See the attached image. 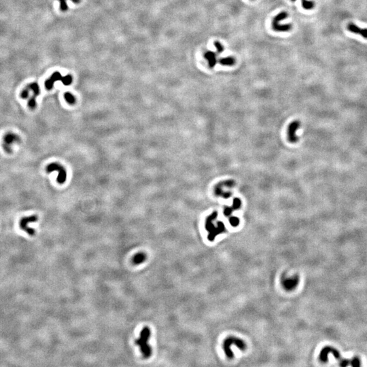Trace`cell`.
Here are the masks:
<instances>
[{
	"label": "cell",
	"instance_id": "16",
	"mask_svg": "<svg viewBox=\"0 0 367 367\" xmlns=\"http://www.w3.org/2000/svg\"><path fill=\"white\" fill-rule=\"evenodd\" d=\"M272 27L273 30L275 31L279 32H286L292 29L291 24H286V25H281L279 23L272 25Z\"/></svg>",
	"mask_w": 367,
	"mask_h": 367
},
{
	"label": "cell",
	"instance_id": "21",
	"mask_svg": "<svg viewBox=\"0 0 367 367\" xmlns=\"http://www.w3.org/2000/svg\"><path fill=\"white\" fill-rule=\"evenodd\" d=\"M229 222H230V224H231L233 227H236L239 224V219L237 217L233 216L230 218Z\"/></svg>",
	"mask_w": 367,
	"mask_h": 367
},
{
	"label": "cell",
	"instance_id": "2",
	"mask_svg": "<svg viewBox=\"0 0 367 367\" xmlns=\"http://www.w3.org/2000/svg\"><path fill=\"white\" fill-rule=\"evenodd\" d=\"M151 336V331L149 327H143L142 331L140 333V336L138 339L135 340V343L140 347L141 352H142L143 358L145 359L149 358L152 356V350L150 345H148V342Z\"/></svg>",
	"mask_w": 367,
	"mask_h": 367
},
{
	"label": "cell",
	"instance_id": "14",
	"mask_svg": "<svg viewBox=\"0 0 367 367\" xmlns=\"http://www.w3.org/2000/svg\"><path fill=\"white\" fill-rule=\"evenodd\" d=\"M240 206H241V201H240L239 199H237V198H235L233 201V206L230 207H226L224 209V215H226V216H229V215H230L232 214L233 212H234L235 210L239 209Z\"/></svg>",
	"mask_w": 367,
	"mask_h": 367
},
{
	"label": "cell",
	"instance_id": "5",
	"mask_svg": "<svg viewBox=\"0 0 367 367\" xmlns=\"http://www.w3.org/2000/svg\"><path fill=\"white\" fill-rule=\"evenodd\" d=\"M46 170L47 173H48L56 171V172H58L59 173L57 179H56L57 182L60 184H63L65 183L67 178V173L65 168H64L63 166L56 163H51V164H49L47 166Z\"/></svg>",
	"mask_w": 367,
	"mask_h": 367
},
{
	"label": "cell",
	"instance_id": "20",
	"mask_svg": "<svg viewBox=\"0 0 367 367\" xmlns=\"http://www.w3.org/2000/svg\"><path fill=\"white\" fill-rule=\"evenodd\" d=\"M64 97L67 102L69 104H74L76 103V98L72 94L70 93H65L64 94Z\"/></svg>",
	"mask_w": 367,
	"mask_h": 367
},
{
	"label": "cell",
	"instance_id": "13",
	"mask_svg": "<svg viewBox=\"0 0 367 367\" xmlns=\"http://www.w3.org/2000/svg\"><path fill=\"white\" fill-rule=\"evenodd\" d=\"M204 57L207 60L208 65H209L210 68H213L214 67H215V65H216V63H217L216 54H215L214 52L207 51L206 53L204 54Z\"/></svg>",
	"mask_w": 367,
	"mask_h": 367
},
{
	"label": "cell",
	"instance_id": "6",
	"mask_svg": "<svg viewBox=\"0 0 367 367\" xmlns=\"http://www.w3.org/2000/svg\"><path fill=\"white\" fill-rule=\"evenodd\" d=\"M3 146L4 150L6 151L7 153L10 154L12 152V147L11 146L15 143H19L21 142V137H19L16 134L8 132L4 136L3 138Z\"/></svg>",
	"mask_w": 367,
	"mask_h": 367
},
{
	"label": "cell",
	"instance_id": "9",
	"mask_svg": "<svg viewBox=\"0 0 367 367\" xmlns=\"http://www.w3.org/2000/svg\"><path fill=\"white\" fill-rule=\"evenodd\" d=\"M27 87L28 88L29 90L33 91V95L29 99L28 101V106L31 110H34V109L36 108V98L39 95V93H40L39 85L36 82H32L29 84Z\"/></svg>",
	"mask_w": 367,
	"mask_h": 367
},
{
	"label": "cell",
	"instance_id": "12",
	"mask_svg": "<svg viewBox=\"0 0 367 367\" xmlns=\"http://www.w3.org/2000/svg\"><path fill=\"white\" fill-rule=\"evenodd\" d=\"M348 29L351 33L360 34L364 38L367 39V29H362L360 28L359 27L356 25L354 23H349L348 25Z\"/></svg>",
	"mask_w": 367,
	"mask_h": 367
},
{
	"label": "cell",
	"instance_id": "10",
	"mask_svg": "<svg viewBox=\"0 0 367 367\" xmlns=\"http://www.w3.org/2000/svg\"><path fill=\"white\" fill-rule=\"evenodd\" d=\"M300 125L301 123L298 120L293 121L290 124L288 130V138L290 142L296 143L299 141V137L296 135V132L300 127Z\"/></svg>",
	"mask_w": 367,
	"mask_h": 367
},
{
	"label": "cell",
	"instance_id": "25",
	"mask_svg": "<svg viewBox=\"0 0 367 367\" xmlns=\"http://www.w3.org/2000/svg\"><path fill=\"white\" fill-rule=\"evenodd\" d=\"M291 1H296V0H291Z\"/></svg>",
	"mask_w": 367,
	"mask_h": 367
},
{
	"label": "cell",
	"instance_id": "8",
	"mask_svg": "<svg viewBox=\"0 0 367 367\" xmlns=\"http://www.w3.org/2000/svg\"><path fill=\"white\" fill-rule=\"evenodd\" d=\"M328 354H333L334 358L340 361V363L344 360L341 358V354H339V352L337 351V349H334L333 348H331V347H326V348L322 349L321 353L320 354H319V358H320V360L322 362L326 363V362L328 360Z\"/></svg>",
	"mask_w": 367,
	"mask_h": 367
},
{
	"label": "cell",
	"instance_id": "1",
	"mask_svg": "<svg viewBox=\"0 0 367 367\" xmlns=\"http://www.w3.org/2000/svg\"><path fill=\"white\" fill-rule=\"evenodd\" d=\"M218 213L214 212L207 218L206 222H205V229L209 233L207 238L210 241H214L218 235L224 233L227 230L224 224L222 222H218L216 226L214 224L213 222L216 219Z\"/></svg>",
	"mask_w": 367,
	"mask_h": 367
},
{
	"label": "cell",
	"instance_id": "19",
	"mask_svg": "<svg viewBox=\"0 0 367 367\" xmlns=\"http://www.w3.org/2000/svg\"><path fill=\"white\" fill-rule=\"evenodd\" d=\"M75 4H79L80 2V0H71ZM59 1H60V9L61 11L65 12L66 10H68V5L66 4V0H59Z\"/></svg>",
	"mask_w": 367,
	"mask_h": 367
},
{
	"label": "cell",
	"instance_id": "23",
	"mask_svg": "<svg viewBox=\"0 0 367 367\" xmlns=\"http://www.w3.org/2000/svg\"><path fill=\"white\" fill-rule=\"evenodd\" d=\"M29 89L28 88H26L23 89L22 92L21 93V95H20V97L22 99H23V100H25V99H27L29 97Z\"/></svg>",
	"mask_w": 367,
	"mask_h": 367
},
{
	"label": "cell",
	"instance_id": "3",
	"mask_svg": "<svg viewBox=\"0 0 367 367\" xmlns=\"http://www.w3.org/2000/svg\"><path fill=\"white\" fill-rule=\"evenodd\" d=\"M233 345H235V346H237V348L239 349H241V350H245V348H246V345H245V342L241 340V339L237 338V337H228L224 341L223 348H224V351L226 356L229 359H232L233 358V351H231V346Z\"/></svg>",
	"mask_w": 367,
	"mask_h": 367
},
{
	"label": "cell",
	"instance_id": "7",
	"mask_svg": "<svg viewBox=\"0 0 367 367\" xmlns=\"http://www.w3.org/2000/svg\"><path fill=\"white\" fill-rule=\"evenodd\" d=\"M38 217L36 215H32L28 217H24L21 218L20 220V228L24 231H25L27 233H28L29 235H34L36 234V230L32 228L28 227L27 224L29 223L36 222L38 221Z\"/></svg>",
	"mask_w": 367,
	"mask_h": 367
},
{
	"label": "cell",
	"instance_id": "4",
	"mask_svg": "<svg viewBox=\"0 0 367 367\" xmlns=\"http://www.w3.org/2000/svg\"><path fill=\"white\" fill-rule=\"evenodd\" d=\"M56 81H61V82H63L64 85L69 86L72 82V77L70 75H68L63 77L61 76V74L59 73V71H56V72L53 74V75H52L48 80L45 81V83H44L45 88L47 90H51V89L53 88L54 83Z\"/></svg>",
	"mask_w": 367,
	"mask_h": 367
},
{
	"label": "cell",
	"instance_id": "17",
	"mask_svg": "<svg viewBox=\"0 0 367 367\" xmlns=\"http://www.w3.org/2000/svg\"><path fill=\"white\" fill-rule=\"evenodd\" d=\"M219 63L222 65L232 66L235 64V59L233 56H228V57L220 59L219 60Z\"/></svg>",
	"mask_w": 367,
	"mask_h": 367
},
{
	"label": "cell",
	"instance_id": "18",
	"mask_svg": "<svg viewBox=\"0 0 367 367\" xmlns=\"http://www.w3.org/2000/svg\"><path fill=\"white\" fill-rule=\"evenodd\" d=\"M302 6L305 10H311L314 8L315 4L314 1L308 0H301Z\"/></svg>",
	"mask_w": 367,
	"mask_h": 367
},
{
	"label": "cell",
	"instance_id": "24",
	"mask_svg": "<svg viewBox=\"0 0 367 367\" xmlns=\"http://www.w3.org/2000/svg\"><path fill=\"white\" fill-rule=\"evenodd\" d=\"M350 365L352 366H360V362L358 358H354L351 360Z\"/></svg>",
	"mask_w": 367,
	"mask_h": 367
},
{
	"label": "cell",
	"instance_id": "22",
	"mask_svg": "<svg viewBox=\"0 0 367 367\" xmlns=\"http://www.w3.org/2000/svg\"><path fill=\"white\" fill-rule=\"evenodd\" d=\"M214 44V46H215V48H216L217 51H218V53H222L223 51H224V47H223V46L222 45V44L220 43V42L215 41Z\"/></svg>",
	"mask_w": 367,
	"mask_h": 367
},
{
	"label": "cell",
	"instance_id": "15",
	"mask_svg": "<svg viewBox=\"0 0 367 367\" xmlns=\"http://www.w3.org/2000/svg\"><path fill=\"white\" fill-rule=\"evenodd\" d=\"M147 259V255L144 252H139L136 254L132 259V263L135 265H138L143 263Z\"/></svg>",
	"mask_w": 367,
	"mask_h": 367
},
{
	"label": "cell",
	"instance_id": "11",
	"mask_svg": "<svg viewBox=\"0 0 367 367\" xmlns=\"http://www.w3.org/2000/svg\"><path fill=\"white\" fill-rule=\"evenodd\" d=\"M299 282V276H297V275H294V276L292 277H288V278H285L283 280V282H282V285H283V287L286 290L290 291V290H294L295 288L298 286Z\"/></svg>",
	"mask_w": 367,
	"mask_h": 367
}]
</instances>
